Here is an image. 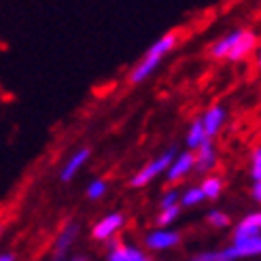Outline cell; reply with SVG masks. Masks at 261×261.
Masks as SVG:
<instances>
[{
	"instance_id": "cell-20",
	"label": "cell",
	"mask_w": 261,
	"mask_h": 261,
	"mask_svg": "<svg viewBox=\"0 0 261 261\" xmlns=\"http://www.w3.org/2000/svg\"><path fill=\"white\" fill-rule=\"evenodd\" d=\"M206 221H208V223H211L213 227H227V225H229V217H227L223 211H217V208L206 215Z\"/></svg>"
},
{
	"instance_id": "cell-22",
	"label": "cell",
	"mask_w": 261,
	"mask_h": 261,
	"mask_svg": "<svg viewBox=\"0 0 261 261\" xmlns=\"http://www.w3.org/2000/svg\"><path fill=\"white\" fill-rule=\"evenodd\" d=\"M251 176L253 180H261V147H257L251 155Z\"/></svg>"
},
{
	"instance_id": "cell-23",
	"label": "cell",
	"mask_w": 261,
	"mask_h": 261,
	"mask_svg": "<svg viewBox=\"0 0 261 261\" xmlns=\"http://www.w3.org/2000/svg\"><path fill=\"white\" fill-rule=\"evenodd\" d=\"M253 198L261 204V180H257L255 185H253Z\"/></svg>"
},
{
	"instance_id": "cell-1",
	"label": "cell",
	"mask_w": 261,
	"mask_h": 261,
	"mask_svg": "<svg viewBox=\"0 0 261 261\" xmlns=\"http://www.w3.org/2000/svg\"><path fill=\"white\" fill-rule=\"evenodd\" d=\"M174 45H176V32H168L162 38H158V41H155L147 49V54L140 58V62L132 68V72H129V83H142V81H147L149 76L155 70H158L162 60L174 49Z\"/></svg>"
},
{
	"instance_id": "cell-25",
	"label": "cell",
	"mask_w": 261,
	"mask_h": 261,
	"mask_svg": "<svg viewBox=\"0 0 261 261\" xmlns=\"http://www.w3.org/2000/svg\"><path fill=\"white\" fill-rule=\"evenodd\" d=\"M257 66L261 68V45H259V51H257Z\"/></svg>"
},
{
	"instance_id": "cell-7",
	"label": "cell",
	"mask_w": 261,
	"mask_h": 261,
	"mask_svg": "<svg viewBox=\"0 0 261 261\" xmlns=\"http://www.w3.org/2000/svg\"><path fill=\"white\" fill-rule=\"evenodd\" d=\"M255 47H257V34L253 30H240L236 43H233L229 56H227V60L229 62H242V60H246L253 54Z\"/></svg>"
},
{
	"instance_id": "cell-19",
	"label": "cell",
	"mask_w": 261,
	"mask_h": 261,
	"mask_svg": "<svg viewBox=\"0 0 261 261\" xmlns=\"http://www.w3.org/2000/svg\"><path fill=\"white\" fill-rule=\"evenodd\" d=\"M178 215H180V206H172V208H166V211H160V215H158V225H160V227L172 225L174 221L178 219Z\"/></svg>"
},
{
	"instance_id": "cell-13",
	"label": "cell",
	"mask_w": 261,
	"mask_h": 261,
	"mask_svg": "<svg viewBox=\"0 0 261 261\" xmlns=\"http://www.w3.org/2000/svg\"><path fill=\"white\" fill-rule=\"evenodd\" d=\"M89 155H91V151L89 149H79V151H74L72 153V158L66 162V166L62 168V172H60V178L62 180H70L72 176H76V172L81 170V168L85 166V162L89 160Z\"/></svg>"
},
{
	"instance_id": "cell-8",
	"label": "cell",
	"mask_w": 261,
	"mask_h": 261,
	"mask_svg": "<svg viewBox=\"0 0 261 261\" xmlns=\"http://www.w3.org/2000/svg\"><path fill=\"white\" fill-rule=\"evenodd\" d=\"M261 236V211L246 215L233 229V240H251Z\"/></svg>"
},
{
	"instance_id": "cell-9",
	"label": "cell",
	"mask_w": 261,
	"mask_h": 261,
	"mask_svg": "<svg viewBox=\"0 0 261 261\" xmlns=\"http://www.w3.org/2000/svg\"><path fill=\"white\" fill-rule=\"evenodd\" d=\"M225 119H227V111H225L223 107H219V104L211 107V109L204 113V117H200V121H202V125H204V132H206L208 140L219 134V129L223 127Z\"/></svg>"
},
{
	"instance_id": "cell-27",
	"label": "cell",
	"mask_w": 261,
	"mask_h": 261,
	"mask_svg": "<svg viewBox=\"0 0 261 261\" xmlns=\"http://www.w3.org/2000/svg\"><path fill=\"white\" fill-rule=\"evenodd\" d=\"M0 231H3V229H0Z\"/></svg>"
},
{
	"instance_id": "cell-26",
	"label": "cell",
	"mask_w": 261,
	"mask_h": 261,
	"mask_svg": "<svg viewBox=\"0 0 261 261\" xmlns=\"http://www.w3.org/2000/svg\"><path fill=\"white\" fill-rule=\"evenodd\" d=\"M70 261H87V259H85V257H72Z\"/></svg>"
},
{
	"instance_id": "cell-10",
	"label": "cell",
	"mask_w": 261,
	"mask_h": 261,
	"mask_svg": "<svg viewBox=\"0 0 261 261\" xmlns=\"http://www.w3.org/2000/svg\"><path fill=\"white\" fill-rule=\"evenodd\" d=\"M195 168V158H193V153L191 151H185V153H180L174 158V162L170 164V168L166 170V178L168 180H180V178H185L191 170Z\"/></svg>"
},
{
	"instance_id": "cell-2",
	"label": "cell",
	"mask_w": 261,
	"mask_h": 261,
	"mask_svg": "<svg viewBox=\"0 0 261 261\" xmlns=\"http://www.w3.org/2000/svg\"><path fill=\"white\" fill-rule=\"evenodd\" d=\"M244 257H261V236L251 240H231L227 249L198 253L193 261H238Z\"/></svg>"
},
{
	"instance_id": "cell-11",
	"label": "cell",
	"mask_w": 261,
	"mask_h": 261,
	"mask_svg": "<svg viewBox=\"0 0 261 261\" xmlns=\"http://www.w3.org/2000/svg\"><path fill=\"white\" fill-rule=\"evenodd\" d=\"M195 158V168L193 170H198L200 174H206L208 170H213L215 164H217V151L213 147V140H206L204 145H200L193 153Z\"/></svg>"
},
{
	"instance_id": "cell-17",
	"label": "cell",
	"mask_w": 261,
	"mask_h": 261,
	"mask_svg": "<svg viewBox=\"0 0 261 261\" xmlns=\"http://www.w3.org/2000/svg\"><path fill=\"white\" fill-rule=\"evenodd\" d=\"M206 198H204V193L200 187H189L185 193H180V204L182 206H198L202 204Z\"/></svg>"
},
{
	"instance_id": "cell-12",
	"label": "cell",
	"mask_w": 261,
	"mask_h": 261,
	"mask_svg": "<svg viewBox=\"0 0 261 261\" xmlns=\"http://www.w3.org/2000/svg\"><path fill=\"white\" fill-rule=\"evenodd\" d=\"M76 233H79V225H76V223H68L66 227L60 231V236L56 238V246H54L56 261H64V257L68 255L70 246H72V242L76 238Z\"/></svg>"
},
{
	"instance_id": "cell-24",
	"label": "cell",
	"mask_w": 261,
	"mask_h": 261,
	"mask_svg": "<svg viewBox=\"0 0 261 261\" xmlns=\"http://www.w3.org/2000/svg\"><path fill=\"white\" fill-rule=\"evenodd\" d=\"M0 261H15V255L13 253H0Z\"/></svg>"
},
{
	"instance_id": "cell-21",
	"label": "cell",
	"mask_w": 261,
	"mask_h": 261,
	"mask_svg": "<svg viewBox=\"0 0 261 261\" xmlns=\"http://www.w3.org/2000/svg\"><path fill=\"white\" fill-rule=\"evenodd\" d=\"M180 202V193L176 189H168L162 198H160V208L166 211V208H172V206H178Z\"/></svg>"
},
{
	"instance_id": "cell-15",
	"label": "cell",
	"mask_w": 261,
	"mask_h": 261,
	"mask_svg": "<svg viewBox=\"0 0 261 261\" xmlns=\"http://www.w3.org/2000/svg\"><path fill=\"white\" fill-rule=\"evenodd\" d=\"M206 140H208V136H206V132H204V125H202V121H200V119L191 121V125H189V132H187V138H185V142H187L189 151H195V149H198L200 145H204Z\"/></svg>"
},
{
	"instance_id": "cell-6",
	"label": "cell",
	"mask_w": 261,
	"mask_h": 261,
	"mask_svg": "<svg viewBox=\"0 0 261 261\" xmlns=\"http://www.w3.org/2000/svg\"><path fill=\"white\" fill-rule=\"evenodd\" d=\"M180 244V233L172 229H153L145 236V246L151 251H168Z\"/></svg>"
},
{
	"instance_id": "cell-18",
	"label": "cell",
	"mask_w": 261,
	"mask_h": 261,
	"mask_svg": "<svg viewBox=\"0 0 261 261\" xmlns=\"http://www.w3.org/2000/svg\"><path fill=\"white\" fill-rule=\"evenodd\" d=\"M107 189H109V185H107V180H102V178H94L87 185V198L89 200H100L104 193H107Z\"/></svg>"
},
{
	"instance_id": "cell-16",
	"label": "cell",
	"mask_w": 261,
	"mask_h": 261,
	"mask_svg": "<svg viewBox=\"0 0 261 261\" xmlns=\"http://www.w3.org/2000/svg\"><path fill=\"white\" fill-rule=\"evenodd\" d=\"M200 189H202L206 200H217L221 195V191H223V180L219 176H206L204 182L200 185Z\"/></svg>"
},
{
	"instance_id": "cell-3",
	"label": "cell",
	"mask_w": 261,
	"mask_h": 261,
	"mask_svg": "<svg viewBox=\"0 0 261 261\" xmlns=\"http://www.w3.org/2000/svg\"><path fill=\"white\" fill-rule=\"evenodd\" d=\"M174 158H176V151L174 149H168V151H164L160 158H155L153 162H149L147 166H142L140 170L132 176V180H129V185H132L134 189H140V187H147L151 180H155L160 174H164L168 168H170V164L174 162Z\"/></svg>"
},
{
	"instance_id": "cell-14",
	"label": "cell",
	"mask_w": 261,
	"mask_h": 261,
	"mask_svg": "<svg viewBox=\"0 0 261 261\" xmlns=\"http://www.w3.org/2000/svg\"><path fill=\"white\" fill-rule=\"evenodd\" d=\"M238 32L240 30H233V32L225 34L223 38H219L217 43H213L211 45V58L213 60H227L229 51H231L233 43H236V38H238Z\"/></svg>"
},
{
	"instance_id": "cell-5",
	"label": "cell",
	"mask_w": 261,
	"mask_h": 261,
	"mask_svg": "<svg viewBox=\"0 0 261 261\" xmlns=\"http://www.w3.org/2000/svg\"><path fill=\"white\" fill-rule=\"evenodd\" d=\"M125 223V217L121 213H109L104 215L98 223L91 227V238L98 240V242H109L111 238L117 236V231H119Z\"/></svg>"
},
{
	"instance_id": "cell-4",
	"label": "cell",
	"mask_w": 261,
	"mask_h": 261,
	"mask_svg": "<svg viewBox=\"0 0 261 261\" xmlns=\"http://www.w3.org/2000/svg\"><path fill=\"white\" fill-rule=\"evenodd\" d=\"M107 251H109L107 255L109 261H149V255L142 249L117 238H111L107 242Z\"/></svg>"
}]
</instances>
